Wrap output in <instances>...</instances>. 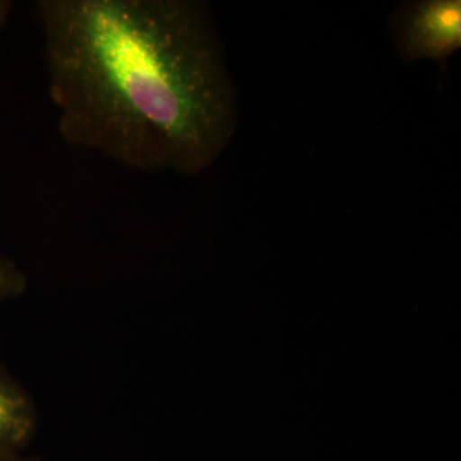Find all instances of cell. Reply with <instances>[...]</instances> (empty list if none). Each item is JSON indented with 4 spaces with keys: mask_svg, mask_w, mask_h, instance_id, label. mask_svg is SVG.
Masks as SVG:
<instances>
[{
    "mask_svg": "<svg viewBox=\"0 0 461 461\" xmlns=\"http://www.w3.org/2000/svg\"><path fill=\"white\" fill-rule=\"evenodd\" d=\"M39 429L32 396L0 364V451H25Z\"/></svg>",
    "mask_w": 461,
    "mask_h": 461,
    "instance_id": "3957f363",
    "label": "cell"
},
{
    "mask_svg": "<svg viewBox=\"0 0 461 461\" xmlns=\"http://www.w3.org/2000/svg\"><path fill=\"white\" fill-rule=\"evenodd\" d=\"M27 287L25 272L14 260L0 254V303L23 296Z\"/></svg>",
    "mask_w": 461,
    "mask_h": 461,
    "instance_id": "277c9868",
    "label": "cell"
},
{
    "mask_svg": "<svg viewBox=\"0 0 461 461\" xmlns=\"http://www.w3.org/2000/svg\"><path fill=\"white\" fill-rule=\"evenodd\" d=\"M58 131L145 173L196 175L236 127V100L208 8L195 0H41Z\"/></svg>",
    "mask_w": 461,
    "mask_h": 461,
    "instance_id": "6da1fadb",
    "label": "cell"
},
{
    "mask_svg": "<svg viewBox=\"0 0 461 461\" xmlns=\"http://www.w3.org/2000/svg\"><path fill=\"white\" fill-rule=\"evenodd\" d=\"M0 461H44L25 451H0Z\"/></svg>",
    "mask_w": 461,
    "mask_h": 461,
    "instance_id": "5b68a950",
    "label": "cell"
},
{
    "mask_svg": "<svg viewBox=\"0 0 461 461\" xmlns=\"http://www.w3.org/2000/svg\"><path fill=\"white\" fill-rule=\"evenodd\" d=\"M397 41L408 62H445L461 47L460 0H424L409 5L397 26Z\"/></svg>",
    "mask_w": 461,
    "mask_h": 461,
    "instance_id": "7a4b0ae2",
    "label": "cell"
},
{
    "mask_svg": "<svg viewBox=\"0 0 461 461\" xmlns=\"http://www.w3.org/2000/svg\"><path fill=\"white\" fill-rule=\"evenodd\" d=\"M9 9H11V3L0 0V29L5 25V20H7Z\"/></svg>",
    "mask_w": 461,
    "mask_h": 461,
    "instance_id": "8992f818",
    "label": "cell"
}]
</instances>
